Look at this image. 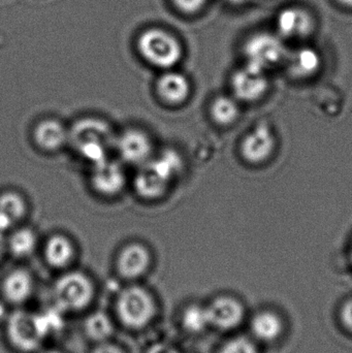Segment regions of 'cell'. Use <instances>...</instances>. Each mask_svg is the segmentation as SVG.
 I'll list each match as a JSON object with an SVG mask.
<instances>
[{"mask_svg":"<svg viewBox=\"0 0 352 353\" xmlns=\"http://www.w3.org/2000/svg\"><path fill=\"white\" fill-rule=\"evenodd\" d=\"M283 323L274 312L264 311L258 313L251 321L252 334L265 342L274 341L282 333Z\"/></svg>","mask_w":352,"mask_h":353,"instance_id":"cell-21","label":"cell"},{"mask_svg":"<svg viewBox=\"0 0 352 353\" xmlns=\"http://www.w3.org/2000/svg\"><path fill=\"white\" fill-rule=\"evenodd\" d=\"M151 255L148 249L141 244H130L122 249L117 259V270L124 279L134 280L148 271Z\"/></svg>","mask_w":352,"mask_h":353,"instance_id":"cell-14","label":"cell"},{"mask_svg":"<svg viewBox=\"0 0 352 353\" xmlns=\"http://www.w3.org/2000/svg\"><path fill=\"white\" fill-rule=\"evenodd\" d=\"M118 152L125 163L143 165L148 163L152 155V144L146 134L136 130L124 132L116 141Z\"/></svg>","mask_w":352,"mask_h":353,"instance_id":"cell-11","label":"cell"},{"mask_svg":"<svg viewBox=\"0 0 352 353\" xmlns=\"http://www.w3.org/2000/svg\"><path fill=\"white\" fill-rule=\"evenodd\" d=\"M182 325L189 333H200L210 325L206 307L191 305L182 314Z\"/></svg>","mask_w":352,"mask_h":353,"instance_id":"cell-25","label":"cell"},{"mask_svg":"<svg viewBox=\"0 0 352 353\" xmlns=\"http://www.w3.org/2000/svg\"><path fill=\"white\" fill-rule=\"evenodd\" d=\"M41 353H62V352H58V350H45V352H43Z\"/></svg>","mask_w":352,"mask_h":353,"instance_id":"cell-34","label":"cell"},{"mask_svg":"<svg viewBox=\"0 0 352 353\" xmlns=\"http://www.w3.org/2000/svg\"><path fill=\"white\" fill-rule=\"evenodd\" d=\"M6 331L10 343L22 352H35L45 339L37 314L24 310H14L8 315Z\"/></svg>","mask_w":352,"mask_h":353,"instance_id":"cell-7","label":"cell"},{"mask_svg":"<svg viewBox=\"0 0 352 353\" xmlns=\"http://www.w3.org/2000/svg\"><path fill=\"white\" fill-rule=\"evenodd\" d=\"M34 140L43 150H57L68 142V132L59 122L45 120L35 128Z\"/></svg>","mask_w":352,"mask_h":353,"instance_id":"cell-18","label":"cell"},{"mask_svg":"<svg viewBox=\"0 0 352 353\" xmlns=\"http://www.w3.org/2000/svg\"><path fill=\"white\" fill-rule=\"evenodd\" d=\"M68 141L93 165L107 159V151L113 142L107 124L96 119H83L76 122L72 132H68Z\"/></svg>","mask_w":352,"mask_h":353,"instance_id":"cell-3","label":"cell"},{"mask_svg":"<svg viewBox=\"0 0 352 353\" xmlns=\"http://www.w3.org/2000/svg\"><path fill=\"white\" fill-rule=\"evenodd\" d=\"M233 97L240 103H254L260 101L269 89L267 72L253 66H242L231 78Z\"/></svg>","mask_w":352,"mask_h":353,"instance_id":"cell-10","label":"cell"},{"mask_svg":"<svg viewBox=\"0 0 352 353\" xmlns=\"http://www.w3.org/2000/svg\"><path fill=\"white\" fill-rule=\"evenodd\" d=\"M210 113L212 119L219 125H231L241 115L240 101L234 97H218L213 101Z\"/></svg>","mask_w":352,"mask_h":353,"instance_id":"cell-22","label":"cell"},{"mask_svg":"<svg viewBox=\"0 0 352 353\" xmlns=\"http://www.w3.org/2000/svg\"><path fill=\"white\" fill-rule=\"evenodd\" d=\"M276 137L266 123L254 126L240 145V152L246 163L258 165L268 161L276 150Z\"/></svg>","mask_w":352,"mask_h":353,"instance_id":"cell-9","label":"cell"},{"mask_svg":"<svg viewBox=\"0 0 352 353\" xmlns=\"http://www.w3.org/2000/svg\"><path fill=\"white\" fill-rule=\"evenodd\" d=\"M225 1L233 6H245L250 0H225Z\"/></svg>","mask_w":352,"mask_h":353,"instance_id":"cell-31","label":"cell"},{"mask_svg":"<svg viewBox=\"0 0 352 353\" xmlns=\"http://www.w3.org/2000/svg\"><path fill=\"white\" fill-rule=\"evenodd\" d=\"M156 90L163 101L178 105L187 99L190 85L183 74L169 70L157 80Z\"/></svg>","mask_w":352,"mask_h":353,"instance_id":"cell-17","label":"cell"},{"mask_svg":"<svg viewBox=\"0 0 352 353\" xmlns=\"http://www.w3.org/2000/svg\"><path fill=\"white\" fill-rule=\"evenodd\" d=\"M275 27L277 34L284 41H301L313 34L316 22L309 10L291 6L279 10Z\"/></svg>","mask_w":352,"mask_h":353,"instance_id":"cell-8","label":"cell"},{"mask_svg":"<svg viewBox=\"0 0 352 353\" xmlns=\"http://www.w3.org/2000/svg\"><path fill=\"white\" fill-rule=\"evenodd\" d=\"M289 52L284 39L276 32L254 33L246 39L243 46L246 64L266 72L285 63Z\"/></svg>","mask_w":352,"mask_h":353,"instance_id":"cell-6","label":"cell"},{"mask_svg":"<svg viewBox=\"0 0 352 353\" xmlns=\"http://www.w3.org/2000/svg\"><path fill=\"white\" fill-rule=\"evenodd\" d=\"M6 248H8V242H6V238H4L3 232L0 230V261L3 257Z\"/></svg>","mask_w":352,"mask_h":353,"instance_id":"cell-30","label":"cell"},{"mask_svg":"<svg viewBox=\"0 0 352 353\" xmlns=\"http://www.w3.org/2000/svg\"><path fill=\"white\" fill-rule=\"evenodd\" d=\"M32 292V276L26 270H14L2 280V296L8 304L14 306L24 304L30 298Z\"/></svg>","mask_w":352,"mask_h":353,"instance_id":"cell-15","label":"cell"},{"mask_svg":"<svg viewBox=\"0 0 352 353\" xmlns=\"http://www.w3.org/2000/svg\"><path fill=\"white\" fill-rule=\"evenodd\" d=\"M351 259H352V249H351Z\"/></svg>","mask_w":352,"mask_h":353,"instance_id":"cell-35","label":"cell"},{"mask_svg":"<svg viewBox=\"0 0 352 353\" xmlns=\"http://www.w3.org/2000/svg\"><path fill=\"white\" fill-rule=\"evenodd\" d=\"M92 353H124L122 352L121 348L118 347L117 345L109 343V342H103L99 343V345L93 350Z\"/></svg>","mask_w":352,"mask_h":353,"instance_id":"cell-29","label":"cell"},{"mask_svg":"<svg viewBox=\"0 0 352 353\" xmlns=\"http://www.w3.org/2000/svg\"><path fill=\"white\" fill-rule=\"evenodd\" d=\"M26 211L24 199L14 192H6L0 196V230L12 228Z\"/></svg>","mask_w":352,"mask_h":353,"instance_id":"cell-19","label":"cell"},{"mask_svg":"<svg viewBox=\"0 0 352 353\" xmlns=\"http://www.w3.org/2000/svg\"><path fill=\"white\" fill-rule=\"evenodd\" d=\"M91 182L101 194H117L125 185V173L119 163L107 159L93 165Z\"/></svg>","mask_w":352,"mask_h":353,"instance_id":"cell-13","label":"cell"},{"mask_svg":"<svg viewBox=\"0 0 352 353\" xmlns=\"http://www.w3.org/2000/svg\"><path fill=\"white\" fill-rule=\"evenodd\" d=\"M136 49L145 62L165 70L178 65L184 54L181 39L173 31L161 26H149L140 31Z\"/></svg>","mask_w":352,"mask_h":353,"instance_id":"cell-1","label":"cell"},{"mask_svg":"<svg viewBox=\"0 0 352 353\" xmlns=\"http://www.w3.org/2000/svg\"><path fill=\"white\" fill-rule=\"evenodd\" d=\"M219 353H258L256 344L247 338L238 337L229 340Z\"/></svg>","mask_w":352,"mask_h":353,"instance_id":"cell-27","label":"cell"},{"mask_svg":"<svg viewBox=\"0 0 352 353\" xmlns=\"http://www.w3.org/2000/svg\"><path fill=\"white\" fill-rule=\"evenodd\" d=\"M341 321L343 325L352 333V300L347 301L340 312Z\"/></svg>","mask_w":352,"mask_h":353,"instance_id":"cell-28","label":"cell"},{"mask_svg":"<svg viewBox=\"0 0 352 353\" xmlns=\"http://www.w3.org/2000/svg\"><path fill=\"white\" fill-rule=\"evenodd\" d=\"M209 0H169L174 10L184 17H194L200 14Z\"/></svg>","mask_w":352,"mask_h":353,"instance_id":"cell-26","label":"cell"},{"mask_svg":"<svg viewBox=\"0 0 352 353\" xmlns=\"http://www.w3.org/2000/svg\"><path fill=\"white\" fill-rule=\"evenodd\" d=\"M340 6H342L343 8H349V10H352V0H336Z\"/></svg>","mask_w":352,"mask_h":353,"instance_id":"cell-32","label":"cell"},{"mask_svg":"<svg viewBox=\"0 0 352 353\" xmlns=\"http://www.w3.org/2000/svg\"><path fill=\"white\" fill-rule=\"evenodd\" d=\"M94 294V285L88 276L81 272H68L54 284V307L63 313L79 312L92 303Z\"/></svg>","mask_w":352,"mask_h":353,"instance_id":"cell-5","label":"cell"},{"mask_svg":"<svg viewBox=\"0 0 352 353\" xmlns=\"http://www.w3.org/2000/svg\"><path fill=\"white\" fill-rule=\"evenodd\" d=\"M206 308L210 325L223 331L235 329L244 319L243 306L231 296H219Z\"/></svg>","mask_w":352,"mask_h":353,"instance_id":"cell-12","label":"cell"},{"mask_svg":"<svg viewBox=\"0 0 352 353\" xmlns=\"http://www.w3.org/2000/svg\"><path fill=\"white\" fill-rule=\"evenodd\" d=\"M322 59L320 52L310 46H302L295 51H289L287 64L291 74L296 78H310L320 72Z\"/></svg>","mask_w":352,"mask_h":353,"instance_id":"cell-16","label":"cell"},{"mask_svg":"<svg viewBox=\"0 0 352 353\" xmlns=\"http://www.w3.org/2000/svg\"><path fill=\"white\" fill-rule=\"evenodd\" d=\"M37 236L32 230L22 228L12 234L8 241V248L17 257H26L34 251Z\"/></svg>","mask_w":352,"mask_h":353,"instance_id":"cell-24","label":"cell"},{"mask_svg":"<svg viewBox=\"0 0 352 353\" xmlns=\"http://www.w3.org/2000/svg\"><path fill=\"white\" fill-rule=\"evenodd\" d=\"M116 313L124 327L142 330L154 319L156 305L148 290L141 286H128L118 296Z\"/></svg>","mask_w":352,"mask_h":353,"instance_id":"cell-4","label":"cell"},{"mask_svg":"<svg viewBox=\"0 0 352 353\" xmlns=\"http://www.w3.org/2000/svg\"><path fill=\"white\" fill-rule=\"evenodd\" d=\"M182 168L181 159L174 151H167L156 159H151L141 165L134 182L136 191L145 199L161 196Z\"/></svg>","mask_w":352,"mask_h":353,"instance_id":"cell-2","label":"cell"},{"mask_svg":"<svg viewBox=\"0 0 352 353\" xmlns=\"http://www.w3.org/2000/svg\"><path fill=\"white\" fill-rule=\"evenodd\" d=\"M83 327L87 337L97 343L109 341L114 333V325L111 319L101 311H96L88 315Z\"/></svg>","mask_w":352,"mask_h":353,"instance_id":"cell-23","label":"cell"},{"mask_svg":"<svg viewBox=\"0 0 352 353\" xmlns=\"http://www.w3.org/2000/svg\"><path fill=\"white\" fill-rule=\"evenodd\" d=\"M152 353H178L175 350H165V348H161V350H155Z\"/></svg>","mask_w":352,"mask_h":353,"instance_id":"cell-33","label":"cell"},{"mask_svg":"<svg viewBox=\"0 0 352 353\" xmlns=\"http://www.w3.org/2000/svg\"><path fill=\"white\" fill-rule=\"evenodd\" d=\"M74 246L65 236L59 234L52 236L45 245V261L55 269H62L70 265L74 259Z\"/></svg>","mask_w":352,"mask_h":353,"instance_id":"cell-20","label":"cell"}]
</instances>
